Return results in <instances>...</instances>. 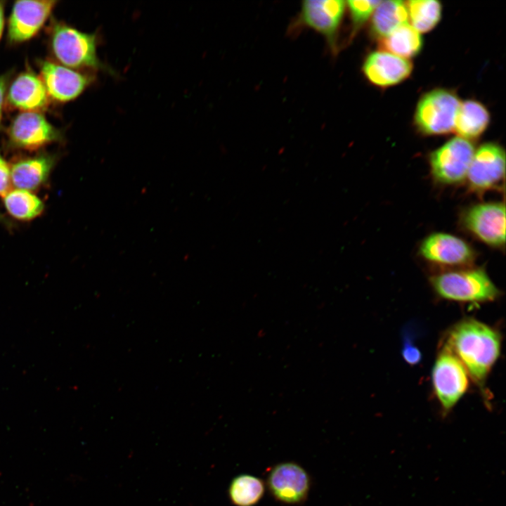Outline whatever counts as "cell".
I'll return each instance as SVG.
<instances>
[{
  "instance_id": "obj_1",
  "label": "cell",
  "mask_w": 506,
  "mask_h": 506,
  "mask_svg": "<svg viewBox=\"0 0 506 506\" xmlns=\"http://www.w3.org/2000/svg\"><path fill=\"white\" fill-rule=\"evenodd\" d=\"M442 344L460 359L471 380L482 387L499 358L502 337L493 327L467 318L450 328Z\"/></svg>"
},
{
  "instance_id": "obj_2",
  "label": "cell",
  "mask_w": 506,
  "mask_h": 506,
  "mask_svg": "<svg viewBox=\"0 0 506 506\" xmlns=\"http://www.w3.org/2000/svg\"><path fill=\"white\" fill-rule=\"evenodd\" d=\"M429 283L439 297L458 302H491L501 294L484 268L472 266L438 272Z\"/></svg>"
},
{
  "instance_id": "obj_3",
  "label": "cell",
  "mask_w": 506,
  "mask_h": 506,
  "mask_svg": "<svg viewBox=\"0 0 506 506\" xmlns=\"http://www.w3.org/2000/svg\"><path fill=\"white\" fill-rule=\"evenodd\" d=\"M97 46L96 33L83 32L65 25H58L54 27L52 48L60 63L73 68H91L116 76L113 69L98 58Z\"/></svg>"
},
{
  "instance_id": "obj_4",
  "label": "cell",
  "mask_w": 506,
  "mask_h": 506,
  "mask_svg": "<svg viewBox=\"0 0 506 506\" xmlns=\"http://www.w3.org/2000/svg\"><path fill=\"white\" fill-rule=\"evenodd\" d=\"M470 379L460 359L442 344L434 363L432 383L434 394L444 416L452 410L466 394Z\"/></svg>"
},
{
  "instance_id": "obj_5",
  "label": "cell",
  "mask_w": 506,
  "mask_h": 506,
  "mask_svg": "<svg viewBox=\"0 0 506 506\" xmlns=\"http://www.w3.org/2000/svg\"><path fill=\"white\" fill-rule=\"evenodd\" d=\"M458 97L451 91L438 89L424 95L418 102L415 123L425 135H443L454 130L460 108Z\"/></svg>"
},
{
  "instance_id": "obj_6",
  "label": "cell",
  "mask_w": 506,
  "mask_h": 506,
  "mask_svg": "<svg viewBox=\"0 0 506 506\" xmlns=\"http://www.w3.org/2000/svg\"><path fill=\"white\" fill-rule=\"evenodd\" d=\"M460 223L472 236L489 247L504 249L505 205L503 202H485L467 207Z\"/></svg>"
},
{
  "instance_id": "obj_7",
  "label": "cell",
  "mask_w": 506,
  "mask_h": 506,
  "mask_svg": "<svg viewBox=\"0 0 506 506\" xmlns=\"http://www.w3.org/2000/svg\"><path fill=\"white\" fill-rule=\"evenodd\" d=\"M474 151L473 144L467 139L459 136L450 139L429 156L434 179L443 185L464 181Z\"/></svg>"
},
{
  "instance_id": "obj_8",
  "label": "cell",
  "mask_w": 506,
  "mask_h": 506,
  "mask_svg": "<svg viewBox=\"0 0 506 506\" xmlns=\"http://www.w3.org/2000/svg\"><path fill=\"white\" fill-rule=\"evenodd\" d=\"M419 254L427 261L447 270L472 266L476 257L474 249L465 240L441 232L432 233L423 239Z\"/></svg>"
},
{
  "instance_id": "obj_9",
  "label": "cell",
  "mask_w": 506,
  "mask_h": 506,
  "mask_svg": "<svg viewBox=\"0 0 506 506\" xmlns=\"http://www.w3.org/2000/svg\"><path fill=\"white\" fill-rule=\"evenodd\" d=\"M505 153L495 143H486L474 151L467 174L469 189L477 193L498 188L505 180Z\"/></svg>"
},
{
  "instance_id": "obj_10",
  "label": "cell",
  "mask_w": 506,
  "mask_h": 506,
  "mask_svg": "<svg viewBox=\"0 0 506 506\" xmlns=\"http://www.w3.org/2000/svg\"><path fill=\"white\" fill-rule=\"evenodd\" d=\"M56 4L53 0L18 1L8 22V38L12 42L31 39L44 24Z\"/></svg>"
},
{
  "instance_id": "obj_11",
  "label": "cell",
  "mask_w": 506,
  "mask_h": 506,
  "mask_svg": "<svg viewBox=\"0 0 506 506\" xmlns=\"http://www.w3.org/2000/svg\"><path fill=\"white\" fill-rule=\"evenodd\" d=\"M41 72L48 95L62 102L78 97L94 79L93 76L49 61L42 63Z\"/></svg>"
},
{
  "instance_id": "obj_12",
  "label": "cell",
  "mask_w": 506,
  "mask_h": 506,
  "mask_svg": "<svg viewBox=\"0 0 506 506\" xmlns=\"http://www.w3.org/2000/svg\"><path fill=\"white\" fill-rule=\"evenodd\" d=\"M268 485L277 500L297 504L306 499L310 482L306 472L301 466L294 462H283L271 469Z\"/></svg>"
},
{
  "instance_id": "obj_13",
  "label": "cell",
  "mask_w": 506,
  "mask_h": 506,
  "mask_svg": "<svg viewBox=\"0 0 506 506\" xmlns=\"http://www.w3.org/2000/svg\"><path fill=\"white\" fill-rule=\"evenodd\" d=\"M342 0H306L302 2L301 22L322 34L331 48L335 46V37L346 6Z\"/></svg>"
},
{
  "instance_id": "obj_14",
  "label": "cell",
  "mask_w": 506,
  "mask_h": 506,
  "mask_svg": "<svg viewBox=\"0 0 506 506\" xmlns=\"http://www.w3.org/2000/svg\"><path fill=\"white\" fill-rule=\"evenodd\" d=\"M12 142L18 147L35 150L56 140L57 130L40 113L25 112L18 115L9 129Z\"/></svg>"
},
{
  "instance_id": "obj_15",
  "label": "cell",
  "mask_w": 506,
  "mask_h": 506,
  "mask_svg": "<svg viewBox=\"0 0 506 506\" xmlns=\"http://www.w3.org/2000/svg\"><path fill=\"white\" fill-rule=\"evenodd\" d=\"M413 70L408 60L386 51H375L365 58L363 72L367 79L379 87L397 84L408 78Z\"/></svg>"
},
{
  "instance_id": "obj_16",
  "label": "cell",
  "mask_w": 506,
  "mask_h": 506,
  "mask_svg": "<svg viewBox=\"0 0 506 506\" xmlns=\"http://www.w3.org/2000/svg\"><path fill=\"white\" fill-rule=\"evenodd\" d=\"M8 100L14 107L36 112L48 103V93L43 82L35 74L25 72L20 74L12 83Z\"/></svg>"
},
{
  "instance_id": "obj_17",
  "label": "cell",
  "mask_w": 506,
  "mask_h": 506,
  "mask_svg": "<svg viewBox=\"0 0 506 506\" xmlns=\"http://www.w3.org/2000/svg\"><path fill=\"white\" fill-rule=\"evenodd\" d=\"M52 164V160L46 156L19 161L11 170L12 183L17 189L35 190L46 181Z\"/></svg>"
},
{
  "instance_id": "obj_18",
  "label": "cell",
  "mask_w": 506,
  "mask_h": 506,
  "mask_svg": "<svg viewBox=\"0 0 506 506\" xmlns=\"http://www.w3.org/2000/svg\"><path fill=\"white\" fill-rule=\"evenodd\" d=\"M490 115L481 103L468 100L460 103L454 130L459 137L470 140L479 137L486 130Z\"/></svg>"
},
{
  "instance_id": "obj_19",
  "label": "cell",
  "mask_w": 506,
  "mask_h": 506,
  "mask_svg": "<svg viewBox=\"0 0 506 506\" xmlns=\"http://www.w3.org/2000/svg\"><path fill=\"white\" fill-rule=\"evenodd\" d=\"M408 10L403 1H382L373 12L371 30L379 39L408 22Z\"/></svg>"
},
{
  "instance_id": "obj_20",
  "label": "cell",
  "mask_w": 506,
  "mask_h": 506,
  "mask_svg": "<svg viewBox=\"0 0 506 506\" xmlns=\"http://www.w3.org/2000/svg\"><path fill=\"white\" fill-rule=\"evenodd\" d=\"M379 44L387 52L407 59L421 51L422 39L420 33L407 22L381 39Z\"/></svg>"
},
{
  "instance_id": "obj_21",
  "label": "cell",
  "mask_w": 506,
  "mask_h": 506,
  "mask_svg": "<svg viewBox=\"0 0 506 506\" xmlns=\"http://www.w3.org/2000/svg\"><path fill=\"white\" fill-rule=\"evenodd\" d=\"M406 7L410 25L420 33L432 30L441 17V4L435 0H411Z\"/></svg>"
},
{
  "instance_id": "obj_22",
  "label": "cell",
  "mask_w": 506,
  "mask_h": 506,
  "mask_svg": "<svg viewBox=\"0 0 506 506\" xmlns=\"http://www.w3.org/2000/svg\"><path fill=\"white\" fill-rule=\"evenodd\" d=\"M4 202L9 214L20 220L32 219L39 216L44 209L41 200L25 190H10L4 196Z\"/></svg>"
},
{
  "instance_id": "obj_23",
  "label": "cell",
  "mask_w": 506,
  "mask_h": 506,
  "mask_svg": "<svg viewBox=\"0 0 506 506\" xmlns=\"http://www.w3.org/2000/svg\"><path fill=\"white\" fill-rule=\"evenodd\" d=\"M264 492L262 481L249 474L236 476L229 488L231 500L237 506H253L261 498Z\"/></svg>"
},
{
  "instance_id": "obj_24",
  "label": "cell",
  "mask_w": 506,
  "mask_h": 506,
  "mask_svg": "<svg viewBox=\"0 0 506 506\" xmlns=\"http://www.w3.org/2000/svg\"><path fill=\"white\" fill-rule=\"evenodd\" d=\"M381 1H348L349 7L352 22L354 28L359 27L373 13L374 11Z\"/></svg>"
},
{
  "instance_id": "obj_25",
  "label": "cell",
  "mask_w": 506,
  "mask_h": 506,
  "mask_svg": "<svg viewBox=\"0 0 506 506\" xmlns=\"http://www.w3.org/2000/svg\"><path fill=\"white\" fill-rule=\"evenodd\" d=\"M11 188V171L6 161L0 155V195L4 197Z\"/></svg>"
},
{
  "instance_id": "obj_26",
  "label": "cell",
  "mask_w": 506,
  "mask_h": 506,
  "mask_svg": "<svg viewBox=\"0 0 506 506\" xmlns=\"http://www.w3.org/2000/svg\"><path fill=\"white\" fill-rule=\"evenodd\" d=\"M404 360L410 365L417 364L421 360L420 351L411 343L406 342L402 350Z\"/></svg>"
},
{
  "instance_id": "obj_27",
  "label": "cell",
  "mask_w": 506,
  "mask_h": 506,
  "mask_svg": "<svg viewBox=\"0 0 506 506\" xmlns=\"http://www.w3.org/2000/svg\"><path fill=\"white\" fill-rule=\"evenodd\" d=\"M5 86H6V82H5L4 78L0 77V122L1 119L2 105H3L4 97V93H5Z\"/></svg>"
},
{
  "instance_id": "obj_28",
  "label": "cell",
  "mask_w": 506,
  "mask_h": 506,
  "mask_svg": "<svg viewBox=\"0 0 506 506\" xmlns=\"http://www.w3.org/2000/svg\"><path fill=\"white\" fill-rule=\"evenodd\" d=\"M4 25V6H3L2 3L0 2V38L3 33Z\"/></svg>"
}]
</instances>
